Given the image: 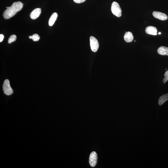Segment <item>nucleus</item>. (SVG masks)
<instances>
[{
    "mask_svg": "<svg viewBox=\"0 0 168 168\" xmlns=\"http://www.w3.org/2000/svg\"><path fill=\"white\" fill-rule=\"evenodd\" d=\"M23 7V4L21 2L18 1L13 3L10 7H6L7 9L3 13V17L5 19H10L15 15L17 12L20 11Z\"/></svg>",
    "mask_w": 168,
    "mask_h": 168,
    "instance_id": "f257e3e1",
    "label": "nucleus"
},
{
    "mask_svg": "<svg viewBox=\"0 0 168 168\" xmlns=\"http://www.w3.org/2000/svg\"><path fill=\"white\" fill-rule=\"evenodd\" d=\"M112 13L118 17H120L122 15V10L119 5L118 3L114 2L112 3L111 7Z\"/></svg>",
    "mask_w": 168,
    "mask_h": 168,
    "instance_id": "f03ea898",
    "label": "nucleus"
},
{
    "mask_svg": "<svg viewBox=\"0 0 168 168\" xmlns=\"http://www.w3.org/2000/svg\"><path fill=\"white\" fill-rule=\"evenodd\" d=\"M3 90L6 95H10L13 94V91L10 86V81L8 80H5L3 85Z\"/></svg>",
    "mask_w": 168,
    "mask_h": 168,
    "instance_id": "7ed1b4c3",
    "label": "nucleus"
},
{
    "mask_svg": "<svg viewBox=\"0 0 168 168\" xmlns=\"http://www.w3.org/2000/svg\"><path fill=\"white\" fill-rule=\"evenodd\" d=\"M90 45L91 49L92 52H96L99 47V42L96 38L93 36H91L90 38Z\"/></svg>",
    "mask_w": 168,
    "mask_h": 168,
    "instance_id": "20e7f679",
    "label": "nucleus"
},
{
    "mask_svg": "<svg viewBox=\"0 0 168 168\" xmlns=\"http://www.w3.org/2000/svg\"><path fill=\"white\" fill-rule=\"evenodd\" d=\"M97 153L95 152H92L90 154L89 159V162L92 167H94L96 165L97 162Z\"/></svg>",
    "mask_w": 168,
    "mask_h": 168,
    "instance_id": "39448f33",
    "label": "nucleus"
},
{
    "mask_svg": "<svg viewBox=\"0 0 168 168\" xmlns=\"http://www.w3.org/2000/svg\"><path fill=\"white\" fill-rule=\"evenodd\" d=\"M153 15L155 18L161 20H167L168 18L167 15L162 12L154 11L153 13Z\"/></svg>",
    "mask_w": 168,
    "mask_h": 168,
    "instance_id": "423d86ee",
    "label": "nucleus"
},
{
    "mask_svg": "<svg viewBox=\"0 0 168 168\" xmlns=\"http://www.w3.org/2000/svg\"><path fill=\"white\" fill-rule=\"evenodd\" d=\"M41 13V10L40 8H36L35 9L31 12L30 14V17L31 18L32 20H35L40 16V14Z\"/></svg>",
    "mask_w": 168,
    "mask_h": 168,
    "instance_id": "0eeeda50",
    "label": "nucleus"
},
{
    "mask_svg": "<svg viewBox=\"0 0 168 168\" xmlns=\"http://www.w3.org/2000/svg\"><path fill=\"white\" fill-rule=\"evenodd\" d=\"M146 32L147 34L156 35H157V28L153 26H149L146 28Z\"/></svg>",
    "mask_w": 168,
    "mask_h": 168,
    "instance_id": "6e6552de",
    "label": "nucleus"
},
{
    "mask_svg": "<svg viewBox=\"0 0 168 168\" xmlns=\"http://www.w3.org/2000/svg\"><path fill=\"white\" fill-rule=\"evenodd\" d=\"M124 39L127 43H130L133 40L134 36L132 32L128 31L124 35Z\"/></svg>",
    "mask_w": 168,
    "mask_h": 168,
    "instance_id": "1a4fd4ad",
    "label": "nucleus"
},
{
    "mask_svg": "<svg viewBox=\"0 0 168 168\" xmlns=\"http://www.w3.org/2000/svg\"><path fill=\"white\" fill-rule=\"evenodd\" d=\"M157 52L160 55L168 56V48L164 46H161L157 49Z\"/></svg>",
    "mask_w": 168,
    "mask_h": 168,
    "instance_id": "9d476101",
    "label": "nucleus"
},
{
    "mask_svg": "<svg viewBox=\"0 0 168 168\" xmlns=\"http://www.w3.org/2000/svg\"><path fill=\"white\" fill-rule=\"evenodd\" d=\"M58 17V14L57 13H54L52 14L51 16L49 21V25L52 26L53 25Z\"/></svg>",
    "mask_w": 168,
    "mask_h": 168,
    "instance_id": "9b49d317",
    "label": "nucleus"
},
{
    "mask_svg": "<svg viewBox=\"0 0 168 168\" xmlns=\"http://www.w3.org/2000/svg\"><path fill=\"white\" fill-rule=\"evenodd\" d=\"M168 100V93L164 94L159 98L158 103L160 106L162 105L166 101Z\"/></svg>",
    "mask_w": 168,
    "mask_h": 168,
    "instance_id": "f8f14e48",
    "label": "nucleus"
},
{
    "mask_svg": "<svg viewBox=\"0 0 168 168\" xmlns=\"http://www.w3.org/2000/svg\"><path fill=\"white\" fill-rule=\"evenodd\" d=\"M30 39H32L33 41H39L40 37L39 35L37 34H35L32 36H29Z\"/></svg>",
    "mask_w": 168,
    "mask_h": 168,
    "instance_id": "ddd939ff",
    "label": "nucleus"
},
{
    "mask_svg": "<svg viewBox=\"0 0 168 168\" xmlns=\"http://www.w3.org/2000/svg\"><path fill=\"white\" fill-rule=\"evenodd\" d=\"M17 36L15 35H12L10 36V37L8 38V43L11 44L13 42L16 41Z\"/></svg>",
    "mask_w": 168,
    "mask_h": 168,
    "instance_id": "4468645a",
    "label": "nucleus"
},
{
    "mask_svg": "<svg viewBox=\"0 0 168 168\" xmlns=\"http://www.w3.org/2000/svg\"><path fill=\"white\" fill-rule=\"evenodd\" d=\"M164 76L165 77V78H164L163 81L164 83H165L168 80V70L166 71L165 73H164Z\"/></svg>",
    "mask_w": 168,
    "mask_h": 168,
    "instance_id": "2eb2a0df",
    "label": "nucleus"
},
{
    "mask_svg": "<svg viewBox=\"0 0 168 168\" xmlns=\"http://www.w3.org/2000/svg\"><path fill=\"white\" fill-rule=\"evenodd\" d=\"M74 2L76 3H83L86 1V0H73Z\"/></svg>",
    "mask_w": 168,
    "mask_h": 168,
    "instance_id": "dca6fc26",
    "label": "nucleus"
},
{
    "mask_svg": "<svg viewBox=\"0 0 168 168\" xmlns=\"http://www.w3.org/2000/svg\"><path fill=\"white\" fill-rule=\"evenodd\" d=\"M4 38V36L3 34L0 35V42H2L3 41Z\"/></svg>",
    "mask_w": 168,
    "mask_h": 168,
    "instance_id": "f3484780",
    "label": "nucleus"
},
{
    "mask_svg": "<svg viewBox=\"0 0 168 168\" xmlns=\"http://www.w3.org/2000/svg\"><path fill=\"white\" fill-rule=\"evenodd\" d=\"M161 34V32H159V33H158V34H159V35Z\"/></svg>",
    "mask_w": 168,
    "mask_h": 168,
    "instance_id": "a211bd4d",
    "label": "nucleus"
}]
</instances>
